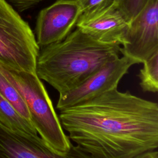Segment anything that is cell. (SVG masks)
<instances>
[{
  "label": "cell",
  "mask_w": 158,
  "mask_h": 158,
  "mask_svg": "<svg viewBox=\"0 0 158 158\" xmlns=\"http://www.w3.org/2000/svg\"><path fill=\"white\" fill-rule=\"evenodd\" d=\"M120 46L101 43L77 28L62 41L40 48L36 73L59 94L83 83L120 56Z\"/></svg>",
  "instance_id": "2"
},
{
  "label": "cell",
  "mask_w": 158,
  "mask_h": 158,
  "mask_svg": "<svg viewBox=\"0 0 158 158\" xmlns=\"http://www.w3.org/2000/svg\"><path fill=\"white\" fill-rule=\"evenodd\" d=\"M40 47L28 23L7 1L0 0V64L36 73Z\"/></svg>",
  "instance_id": "4"
},
{
  "label": "cell",
  "mask_w": 158,
  "mask_h": 158,
  "mask_svg": "<svg viewBox=\"0 0 158 158\" xmlns=\"http://www.w3.org/2000/svg\"><path fill=\"white\" fill-rule=\"evenodd\" d=\"M0 123L14 131L33 135H38L31 122L20 115L14 107L1 94Z\"/></svg>",
  "instance_id": "10"
},
{
  "label": "cell",
  "mask_w": 158,
  "mask_h": 158,
  "mask_svg": "<svg viewBox=\"0 0 158 158\" xmlns=\"http://www.w3.org/2000/svg\"><path fill=\"white\" fill-rule=\"evenodd\" d=\"M82 14L78 0H57L39 12L35 38L40 48L64 40Z\"/></svg>",
  "instance_id": "8"
},
{
  "label": "cell",
  "mask_w": 158,
  "mask_h": 158,
  "mask_svg": "<svg viewBox=\"0 0 158 158\" xmlns=\"http://www.w3.org/2000/svg\"><path fill=\"white\" fill-rule=\"evenodd\" d=\"M0 71L23 98L31 122L40 137L53 150L60 153L67 152L72 142L64 133L41 80L36 74L11 69L1 64Z\"/></svg>",
  "instance_id": "3"
},
{
  "label": "cell",
  "mask_w": 158,
  "mask_h": 158,
  "mask_svg": "<svg viewBox=\"0 0 158 158\" xmlns=\"http://www.w3.org/2000/svg\"><path fill=\"white\" fill-rule=\"evenodd\" d=\"M138 77L139 85L144 92L157 93L158 91V52L144 61Z\"/></svg>",
  "instance_id": "11"
},
{
  "label": "cell",
  "mask_w": 158,
  "mask_h": 158,
  "mask_svg": "<svg viewBox=\"0 0 158 158\" xmlns=\"http://www.w3.org/2000/svg\"><path fill=\"white\" fill-rule=\"evenodd\" d=\"M149 0H114V4L130 22L144 7Z\"/></svg>",
  "instance_id": "13"
},
{
  "label": "cell",
  "mask_w": 158,
  "mask_h": 158,
  "mask_svg": "<svg viewBox=\"0 0 158 158\" xmlns=\"http://www.w3.org/2000/svg\"><path fill=\"white\" fill-rule=\"evenodd\" d=\"M0 158H92L72 143L65 153L53 150L37 135L10 130L0 123Z\"/></svg>",
  "instance_id": "7"
},
{
  "label": "cell",
  "mask_w": 158,
  "mask_h": 158,
  "mask_svg": "<svg viewBox=\"0 0 158 158\" xmlns=\"http://www.w3.org/2000/svg\"><path fill=\"white\" fill-rule=\"evenodd\" d=\"M17 10L23 11L36 5L41 0H7Z\"/></svg>",
  "instance_id": "15"
},
{
  "label": "cell",
  "mask_w": 158,
  "mask_h": 158,
  "mask_svg": "<svg viewBox=\"0 0 158 158\" xmlns=\"http://www.w3.org/2000/svg\"><path fill=\"white\" fill-rule=\"evenodd\" d=\"M133 158H158V152L156 150L148 151Z\"/></svg>",
  "instance_id": "16"
},
{
  "label": "cell",
  "mask_w": 158,
  "mask_h": 158,
  "mask_svg": "<svg viewBox=\"0 0 158 158\" xmlns=\"http://www.w3.org/2000/svg\"><path fill=\"white\" fill-rule=\"evenodd\" d=\"M0 94L9 101L18 112L28 120L30 116L27 105L15 86L0 71Z\"/></svg>",
  "instance_id": "12"
},
{
  "label": "cell",
  "mask_w": 158,
  "mask_h": 158,
  "mask_svg": "<svg viewBox=\"0 0 158 158\" xmlns=\"http://www.w3.org/2000/svg\"><path fill=\"white\" fill-rule=\"evenodd\" d=\"M76 27L101 43L122 45L128 23L113 2L99 10L81 14Z\"/></svg>",
  "instance_id": "9"
},
{
  "label": "cell",
  "mask_w": 158,
  "mask_h": 158,
  "mask_svg": "<svg viewBox=\"0 0 158 158\" xmlns=\"http://www.w3.org/2000/svg\"><path fill=\"white\" fill-rule=\"evenodd\" d=\"M136 64V61L125 56L107 62L81 85L59 94L56 108L62 110L117 88L122 77L128 72L133 65Z\"/></svg>",
  "instance_id": "5"
},
{
  "label": "cell",
  "mask_w": 158,
  "mask_h": 158,
  "mask_svg": "<svg viewBox=\"0 0 158 158\" xmlns=\"http://www.w3.org/2000/svg\"><path fill=\"white\" fill-rule=\"evenodd\" d=\"M120 52L138 64L158 52V0H149L130 22Z\"/></svg>",
  "instance_id": "6"
},
{
  "label": "cell",
  "mask_w": 158,
  "mask_h": 158,
  "mask_svg": "<svg viewBox=\"0 0 158 158\" xmlns=\"http://www.w3.org/2000/svg\"><path fill=\"white\" fill-rule=\"evenodd\" d=\"M82 14H89L105 8L114 2V0H78Z\"/></svg>",
  "instance_id": "14"
},
{
  "label": "cell",
  "mask_w": 158,
  "mask_h": 158,
  "mask_svg": "<svg viewBox=\"0 0 158 158\" xmlns=\"http://www.w3.org/2000/svg\"><path fill=\"white\" fill-rule=\"evenodd\" d=\"M69 138L92 158H133L158 147V104L117 88L60 110Z\"/></svg>",
  "instance_id": "1"
}]
</instances>
